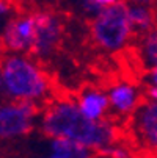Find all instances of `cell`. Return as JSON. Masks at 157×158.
Returning <instances> with one entry per match:
<instances>
[{"label": "cell", "mask_w": 157, "mask_h": 158, "mask_svg": "<svg viewBox=\"0 0 157 158\" xmlns=\"http://www.w3.org/2000/svg\"><path fill=\"white\" fill-rule=\"evenodd\" d=\"M38 130L44 138H58L80 144L96 153L120 141V128L113 119L89 121L82 114L74 97H54L39 111Z\"/></svg>", "instance_id": "6da1fadb"}, {"label": "cell", "mask_w": 157, "mask_h": 158, "mask_svg": "<svg viewBox=\"0 0 157 158\" xmlns=\"http://www.w3.org/2000/svg\"><path fill=\"white\" fill-rule=\"evenodd\" d=\"M0 86L2 99L33 103L39 108L54 99L49 74L30 53L0 55Z\"/></svg>", "instance_id": "7a4b0ae2"}, {"label": "cell", "mask_w": 157, "mask_h": 158, "mask_svg": "<svg viewBox=\"0 0 157 158\" xmlns=\"http://www.w3.org/2000/svg\"><path fill=\"white\" fill-rule=\"evenodd\" d=\"M89 36L96 46L107 53L124 52L135 36L127 16V2L121 0L94 16L89 22Z\"/></svg>", "instance_id": "3957f363"}, {"label": "cell", "mask_w": 157, "mask_h": 158, "mask_svg": "<svg viewBox=\"0 0 157 158\" xmlns=\"http://www.w3.org/2000/svg\"><path fill=\"white\" fill-rule=\"evenodd\" d=\"M41 108L33 103L0 99V141L25 138L38 127Z\"/></svg>", "instance_id": "277c9868"}, {"label": "cell", "mask_w": 157, "mask_h": 158, "mask_svg": "<svg viewBox=\"0 0 157 158\" xmlns=\"http://www.w3.org/2000/svg\"><path fill=\"white\" fill-rule=\"evenodd\" d=\"M35 16V41L30 55L38 61L50 60L63 41L64 19L54 11H39Z\"/></svg>", "instance_id": "5b68a950"}, {"label": "cell", "mask_w": 157, "mask_h": 158, "mask_svg": "<svg viewBox=\"0 0 157 158\" xmlns=\"http://www.w3.org/2000/svg\"><path fill=\"white\" fill-rule=\"evenodd\" d=\"M127 128L133 144L149 156L157 158V102L145 99L127 121Z\"/></svg>", "instance_id": "8992f818"}, {"label": "cell", "mask_w": 157, "mask_h": 158, "mask_svg": "<svg viewBox=\"0 0 157 158\" xmlns=\"http://www.w3.org/2000/svg\"><path fill=\"white\" fill-rule=\"evenodd\" d=\"M110 105V118L116 121H127L133 116L145 100V88L130 80H116L107 89Z\"/></svg>", "instance_id": "52a82bcc"}, {"label": "cell", "mask_w": 157, "mask_h": 158, "mask_svg": "<svg viewBox=\"0 0 157 158\" xmlns=\"http://www.w3.org/2000/svg\"><path fill=\"white\" fill-rule=\"evenodd\" d=\"M35 41V16L28 13L14 14L0 30V46L5 53L27 55Z\"/></svg>", "instance_id": "ba28073f"}, {"label": "cell", "mask_w": 157, "mask_h": 158, "mask_svg": "<svg viewBox=\"0 0 157 158\" xmlns=\"http://www.w3.org/2000/svg\"><path fill=\"white\" fill-rule=\"evenodd\" d=\"M79 110L82 114L88 118L89 121L94 122H102L110 118V105H108V97L107 91L99 86H85L80 89L79 94L74 97Z\"/></svg>", "instance_id": "9c48e42d"}, {"label": "cell", "mask_w": 157, "mask_h": 158, "mask_svg": "<svg viewBox=\"0 0 157 158\" xmlns=\"http://www.w3.org/2000/svg\"><path fill=\"white\" fill-rule=\"evenodd\" d=\"M39 158H96V152L72 141L46 138Z\"/></svg>", "instance_id": "30bf717a"}, {"label": "cell", "mask_w": 157, "mask_h": 158, "mask_svg": "<svg viewBox=\"0 0 157 158\" xmlns=\"http://www.w3.org/2000/svg\"><path fill=\"white\" fill-rule=\"evenodd\" d=\"M137 56L146 74L157 71V27L138 36Z\"/></svg>", "instance_id": "8fae6325"}, {"label": "cell", "mask_w": 157, "mask_h": 158, "mask_svg": "<svg viewBox=\"0 0 157 158\" xmlns=\"http://www.w3.org/2000/svg\"><path fill=\"white\" fill-rule=\"evenodd\" d=\"M127 16L135 36H142L155 28V14L152 6L127 3Z\"/></svg>", "instance_id": "7c38bea8"}, {"label": "cell", "mask_w": 157, "mask_h": 158, "mask_svg": "<svg viewBox=\"0 0 157 158\" xmlns=\"http://www.w3.org/2000/svg\"><path fill=\"white\" fill-rule=\"evenodd\" d=\"M101 153H102L104 156H107V158H130V156H132L129 147L124 146V144H121L120 141H118L116 144H113V146H110L108 149H105V150L101 152Z\"/></svg>", "instance_id": "4fadbf2b"}, {"label": "cell", "mask_w": 157, "mask_h": 158, "mask_svg": "<svg viewBox=\"0 0 157 158\" xmlns=\"http://www.w3.org/2000/svg\"><path fill=\"white\" fill-rule=\"evenodd\" d=\"M13 6L8 0H0V30L3 28V25L13 17Z\"/></svg>", "instance_id": "5bb4252c"}, {"label": "cell", "mask_w": 157, "mask_h": 158, "mask_svg": "<svg viewBox=\"0 0 157 158\" xmlns=\"http://www.w3.org/2000/svg\"><path fill=\"white\" fill-rule=\"evenodd\" d=\"M121 0H82V3H91V5H96L99 8H107V6H111L115 3H120Z\"/></svg>", "instance_id": "9a60e30c"}, {"label": "cell", "mask_w": 157, "mask_h": 158, "mask_svg": "<svg viewBox=\"0 0 157 158\" xmlns=\"http://www.w3.org/2000/svg\"><path fill=\"white\" fill-rule=\"evenodd\" d=\"M145 85H149V86H154V88H157V71L146 74V78H145Z\"/></svg>", "instance_id": "2e32d148"}, {"label": "cell", "mask_w": 157, "mask_h": 158, "mask_svg": "<svg viewBox=\"0 0 157 158\" xmlns=\"http://www.w3.org/2000/svg\"><path fill=\"white\" fill-rule=\"evenodd\" d=\"M152 2H155V0H127V3H133V5H146V6H152Z\"/></svg>", "instance_id": "e0dca14e"}, {"label": "cell", "mask_w": 157, "mask_h": 158, "mask_svg": "<svg viewBox=\"0 0 157 158\" xmlns=\"http://www.w3.org/2000/svg\"><path fill=\"white\" fill-rule=\"evenodd\" d=\"M0 99H2V86H0Z\"/></svg>", "instance_id": "ac0fdd59"}]
</instances>
